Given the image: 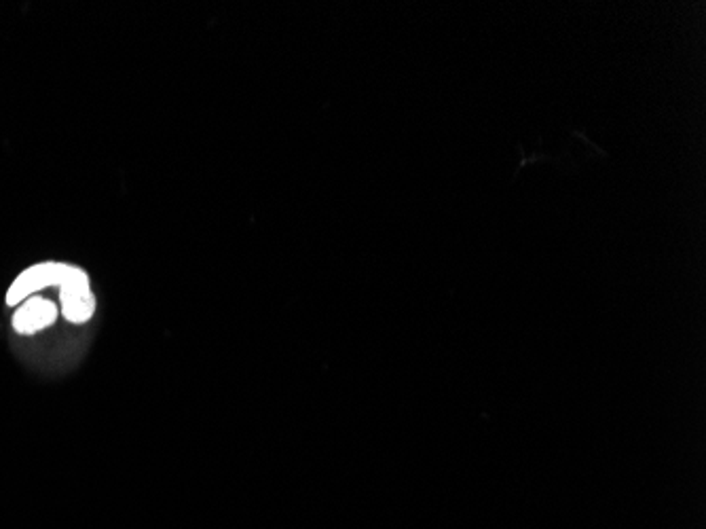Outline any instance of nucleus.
Returning a JSON list of instances; mask_svg holds the SVG:
<instances>
[{
    "mask_svg": "<svg viewBox=\"0 0 706 529\" xmlns=\"http://www.w3.org/2000/svg\"><path fill=\"white\" fill-rule=\"evenodd\" d=\"M68 267H70V263L61 261H39L30 264L11 282L5 303L9 307H17L22 301L33 297V294H39L45 288H60L68 274Z\"/></svg>",
    "mask_w": 706,
    "mask_h": 529,
    "instance_id": "obj_2",
    "label": "nucleus"
},
{
    "mask_svg": "<svg viewBox=\"0 0 706 529\" xmlns=\"http://www.w3.org/2000/svg\"><path fill=\"white\" fill-rule=\"evenodd\" d=\"M60 318V305L55 301L41 297V294H33L26 301H22L15 307L14 316H11V326L17 335L30 337L42 330L51 329Z\"/></svg>",
    "mask_w": 706,
    "mask_h": 529,
    "instance_id": "obj_3",
    "label": "nucleus"
},
{
    "mask_svg": "<svg viewBox=\"0 0 706 529\" xmlns=\"http://www.w3.org/2000/svg\"><path fill=\"white\" fill-rule=\"evenodd\" d=\"M60 313L70 324H87L96 316L98 299L91 288L89 274L83 267L70 263L64 282L60 284Z\"/></svg>",
    "mask_w": 706,
    "mask_h": 529,
    "instance_id": "obj_1",
    "label": "nucleus"
}]
</instances>
